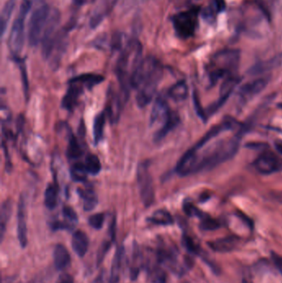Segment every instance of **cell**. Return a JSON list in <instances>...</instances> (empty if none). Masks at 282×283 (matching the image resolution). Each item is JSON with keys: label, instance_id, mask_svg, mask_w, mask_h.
I'll return each mask as SVG.
<instances>
[{"label": "cell", "instance_id": "6da1fadb", "mask_svg": "<svg viewBox=\"0 0 282 283\" xmlns=\"http://www.w3.org/2000/svg\"><path fill=\"white\" fill-rule=\"evenodd\" d=\"M243 129L232 138H224L209 146L202 154L189 149L177 163L176 171L179 176L185 177L201 171H208L232 158L237 154ZM199 151V152H201Z\"/></svg>", "mask_w": 282, "mask_h": 283}, {"label": "cell", "instance_id": "7a4b0ae2", "mask_svg": "<svg viewBox=\"0 0 282 283\" xmlns=\"http://www.w3.org/2000/svg\"><path fill=\"white\" fill-rule=\"evenodd\" d=\"M143 46L137 39H131L121 51L117 61L115 72L121 91L128 97L131 89V79L143 60Z\"/></svg>", "mask_w": 282, "mask_h": 283}, {"label": "cell", "instance_id": "3957f363", "mask_svg": "<svg viewBox=\"0 0 282 283\" xmlns=\"http://www.w3.org/2000/svg\"><path fill=\"white\" fill-rule=\"evenodd\" d=\"M61 21V14L56 8L48 4L40 6L32 13L28 24V42L32 47L42 43L43 38L55 32Z\"/></svg>", "mask_w": 282, "mask_h": 283}, {"label": "cell", "instance_id": "277c9868", "mask_svg": "<svg viewBox=\"0 0 282 283\" xmlns=\"http://www.w3.org/2000/svg\"><path fill=\"white\" fill-rule=\"evenodd\" d=\"M240 60V51L227 49L216 53L211 60L209 79L211 83L218 81L225 76H232L236 71Z\"/></svg>", "mask_w": 282, "mask_h": 283}, {"label": "cell", "instance_id": "5b68a950", "mask_svg": "<svg viewBox=\"0 0 282 283\" xmlns=\"http://www.w3.org/2000/svg\"><path fill=\"white\" fill-rule=\"evenodd\" d=\"M68 32L66 29L56 30L54 33L42 42L43 57L50 61L52 68H57L61 57L68 45Z\"/></svg>", "mask_w": 282, "mask_h": 283}, {"label": "cell", "instance_id": "8992f818", "mask_svg": "<svg viewBox=\"0 0 282 283\" xmlns=\"http://www.w3.org/2000/svg\"><path fill=\"white\" fill-rule=\"evenodd\" d=\"M31 8L30 0H24L16 19L13 22L8 37V47L13 56L20 54L25 41V19Z\"/></svg>", "mask_w": 282, "mask_h": 283}, {"label": "cell", "instance_id": "52a82bcc", "mask_svg": "<svg viewBox=\"0 0 282 283\" xmlns=\"http://www.w3.org/2000/svg\"><path fill=\"white\" fill-rule=\"evenodd\" d=\"M200 12L201 8L194 7L172 17V25L177 37L180 39H188L195 35L198 26Z\"/></svg>", "mask_w": 282, "mask_h": 283}, {"label": "cell", "instance_id": "ba28073f", "mask_svg": "<svg viewBox=\"0 0 282 283\" xmlns=\"http://www.w3.org/2000/svg\"><path fill=\"white\" fill-rule=\"evenodd\" d=\"M162 77L163 66L161 65L141 83V85L137 89L136 96V101L138 107L144 108L151 103Z\"/></svg>", "mask_w": 282, "mask_h": 283}, {"label": "cell", "instance_id": "9c48e42d", "mask_svg": "<svg viewBox=\"0 0 282 283\" xmlns=\"http://www.w3.org/2000/svg\"><path fill=\"white\" fill-rule=\"evenodd\" d=\"M137 179L139 187L140 196L146 207H149L155 201V191L153 178L149 172V162L143 161L137 167Z\"/></svg>", "mask_w": 282, "mask_h": 283}, {"label": "cell", "instance_id": "30bf717a", "mask_svg": "<svg viewBox=\"0 0 282 283\" xmlns=\"http://www.w3.org/2000/svg\"><path fill=\"white\" fill-rule=\"evenodd\" d=\"M179 253L176 248L161 244L156 251V261L160 265H165L172 272L181 275L185 269L179 266L178 260Z\"/></svg>", "mask_w": 282, "mask_h": 283}, {"label": "cell", "instance_id": "8fae6325", "mask_svg": "<svg viewBox=\"0 0 282 283\" xmlns=\"http://www.w3.org/2000/svg\"><path fill=\"white\" fill-rule=\"evenodd\" d=\"M255 169L262 175H271L282 171V159L271 151L260 155L254 161Z\"/></svg>", "mask_w": 282, "mask_h": 283}, {"label": "cell", "instance_id": "7c38bea8", "mask_svg": "<svg viewBox=\"0 0 282 283\" xmlns=\"http://www.w3.org/2000/svg\"><path fill=\"white\" fill-rule=\"evenodd\" d=\"M268 81L269 79L267 77H261L253 79L252 81L243 85L237 93L239 103L241 104L248 103V101H250L252 99L257 96L259 93H261L265 89L266 85L268 84Z\"/></svg>", "mask_w": 282, "mask_h": 283}, {"label": "cell", "instance_id": "4fadbf2b", "mask_svg": "<svg viewBox=\"0 0 282 283\" xmlns=\"http://www.w3.org/2000/svg\"><path fill=\"white\" fill-rule=\"evenodd\" d=\"M84 85L78 81L75 77L72 78L69 81L68 89L62 99L61 107L68 111H72L78 103L79 96H81L82 93L84 91Z\"/></svg>", "mask_w": 282, "mask_h": 283}, {"label": "cell", "instance_id": "5bb4252c", "mask_svg": "<svg viewBox=\"0 0 282 283\" xmlns=\"http://www.w3.org/2000/svg\"><path fill=\"white\" fill-rule=\"evenodd\" d=\"M172 114L173 112L170 110L168 103H166V101L161 97H157L151 114V125H154L157 123H161L163 126L172 117Z\"/></svg>", "mask_w": 282, "mask_h": 283}, {"label": "cell", "instance_id": "9a60e30c", "mask_svg": "<svg viewBox=\"0 0 282 283\" xmlns=\"http://www.w3.org/2000/svg\"><path fill=\"white\" fill-rule=\"evenodd\" d=\"M239 81H240V79L236 76H230L225 79V80L222 84L221 88H220V92H219V97L218 101L214 104L211 105L210 109H209L211 114H213L216 110H218L226 102L228 98L232 94V90H234V88L237 86Z\"/></svg>", "mask_w": 282, "mask_h": 283}, {"label": "cell", "instance_id": "2e32d148", "mask_svg": "<svg viewBox=\"0 0 282 283\" xmlns=\"http://www.w3.org/2000/svg\"><path fill=\"white\" fill-rule=\"evenodd\" d=\"M240 244V238H238L237 236H229L209 242L208 245L212 250L216 253L227 254L235 250Z\"/></svg>", "mask_w": 282, "mask_h": 283}, {"label": "cell", "instance_id": "e0dca14e", "mask_svg": "<svg viewBox=\"0 0 282 283\" xmlns=\"http://www.w3.org/2000/svg\"><path fill=\"white\" fill-rule=\"evenodd\" d=\"M17 233L20 246L24 249L27 245V228H26V211H25V202L23 197L19 200L18 208V227Z\"/></svg>", "mask_w": 282, "mask_h": 283}, {"label": "cell", "instance_id": "ac0fdd59", "mask_svg": "<svg viewBox=\"0 0 282 283\" xmlns=\"http://www.w3.org/2000/svg\"><path fill=\"white\" fill-rule=\"evenodd\" d=\"M282 66V52L277 54V56H273L269 60L261 61L259 63L254 65L249 70V74L259 75L269 72L271 70L275 69Z\"/></svg>", "mask_w": 282, "mask_h": 283}, {"label": "cell", "instance_id": "d6986e66", "mask_svg": "<svg viewBox=\"0 0 282 283\" xmlns=\"http://www.w3.org/2000/svg\"><path fill=\"white\" fill-rule=\"evenodd\" d=\"M89 244L90 242L86 233L81 231L74 232L72 235V246L78 257H83L87 254Z\"/></svg>", "mask_w": 282, "mask_h": 283}, {"label": "cell", "instance_id": "ffe728a7", "mask_svg": "<svg viewBox=\"0 0 282 283\" xmlns=\"http://www.w3.org/2000/svg\"><path fill=\"white\" fill-rule=\"evenodd\" d=\"M54 266L57 270H64L71 264V255L63 244H56L53 251Z\"/></svg>", "mask_w": 282, "mask_h": 283}, {"label": "cell", "instance_id": "44dd1931", "mask_svg": "<svg viewBox=\"0 0 282 283\" xmlns=\"http://www.w3.org/2000/svg\"><path fill=\"white\" fill-rule=\"evenodd\" d=\"M124 256V248L123 246H119L117 249L114 259H113V262H112L108 283H119V278H120L119 276H120V272H121Z\"/></svg>", "mask_w": 282, "mask_h": 283}, {"label": "cell", "instance_id": "7402d4cb", "mask_svg": "<svg viewBox=\"0 0 282 283\" xmlns=\"http://www.w3.org/2000/svg\"><path fill=\"white\" fill-rule=\"evenodd\" d=\"M114 4V0H106L103 3H101L100 7H98L90 19V24L91 28H96L99 24L102 23L104 17L107 15V13L110 12L111 8H113Z\"/></svg>", "mask_w": 282, "mask_h": 283}, {"label": "cell", "instance_id": "603a6c76", "mask_svg": "<svg viewBox=\"0 0 282 283\" xmlns=\"http://www.w3.org/2000/svg\"><path fill=\"white\" fill-rule=\"evenodd\" d=\"M143 254L139 247L135 244L132 254V262L130 265V278L135 281L139 275L142 267H143Z\"/></svg>", "mask_w": 282, "mask_h": 283}, {"label": "cell", "instance_id": "cb8c5ba5", "mask_svg": "<svg viewBox=\"0 0 282 283\" xmlns=\"http://www.w3.org/2000/svg\"><path fill=\"white\" fill-rule=\"evenodd\" d=\"M78 193L83 200L84 209L85 211H91L95 209L98 205V196L92 187L79 189Z\"/></svg>", "mask_w": 282, "mask_h": 283}, {"label": "cell", "instance_id": "d4e9b609", "mask_svg": "<svg viewBox=\"0 0 282 283\" xmlns=\"http://www.w3.org/2000/svg\"><path fill=\"white\" fill-rule=\"evenodd\" d=\"M148 222L152 223L153 225H161V226H168L174 224V219L172 214H170L166 209H158L154 212L150 217L147 219Z\"/></svg>", "mask_w": 282, "mask_h": 283}, {"label": "cell", "instance_id": "484cf974", "mask_svg": "<svg viewBox=\"0 0 282 283\" xmlns=\"http://www.w3.org/2000/svg\"><path fill=\"white\" fill-rule=\"evenodd\" d=\"M148 279L151 283H166L167 275L160 264H147Z\"/></svg>", "mask_w": 282, "mask_h": 283}, {"label": "cell", "instance_id": "4316f807", "mask_svg": "<svg viewBox=\"0 0 282 283\" xmlns=\"http://www.w3.org/2000/svg\"><path fill=\"white\" fill-rule=\"evenodd\" d=\"M188 85L185 81H179L177 84L172 85L168 90V96L175 101H182L187 98Z\"/></svg>", "mask_w": 282, "mask_h": 283}, {"label": "cell", "instance_id": "83f0119b", "mask_svg": "<svg viewBox=\"0 0 282 283\" xmlns=\"http://www.w3.org/2000/svg\"><path fill=\"white\" fill-rule=\"evenodd\" d=\"M105 112H101L98 114L94 120V126H93V135L95 144L100 143L103 136V129L105 125L106 121Z\"/></svg>", "mask_w": 282, "mask_h": 283}, {"label": "cell", "instance_id": "f1b7e54d", "mask_svg": "<svg viewBox=\"0 0 282 283\" xmlns=\"http://www.w3.org/2000/svg\"><path fill=\"white\" fill-rule=\"evenodd\" d=\"M17 2H18V0H8L3 8L2 13H1V36L2 37L5 33L6 29L8 27L11 17L13 14V9L16 6Z\"/></svg>", "mask_w": 282, "mask_h": 283}, {"label": "cell", "instance_id": "f546056e", "mask_svg": "<svg viewBox=\"0 0 282 283\" xmlns=\"http://www.w3.org/2000/svg\"><path fill=\"white\" fill-rule=\"evenodd\" d=\"M12 214V203L10 201H5L1 207V218H0V238L3 241L5 233L7 224L10 220Z\"/></svg>", "mask_w": 282, "mask_h": 283}, {"label": "cell", "instance_id": "4dcf8cb0", "mask_svg": "<svg viewBox=\"0 0 282 283\" xmlns=\"http://www.w3.org/2000/svg\"><path fill=\"white\" fill-rule=\"evenodd\" d=\"M57 198H58V186L55 183L49 184L46 189L44 195L46 207L49 209H55L57 205Z\"/></svg>", "mask_w": 282, "mask_h": 283}, {"label": "cell", "instance_id": "1f68e13d", "mask_svg": "<svg viewBox=\"0 0 282 283\" xmlns=\"http://www.w3.org/2000/svg\"><path fill=\"white\" fill-rule=\"evenodd\" d=\"M76 79L81 83L84 87L87 88L89 90L95 87V85H99L103 82L104 80V77L101 75L96 74H83L79 75L78 77H75Z\"/></svg>", "mask_w": 282, "mask_h": 283}, {"label": "cell", "instance_id": "d6a6232c", "mask_svg": "<svg viewBox=\"0 0 282 283\" xmlns=\"http://www.w3.org/2000/svg\"><path fill=\"white\" fill-rule=\"evenodd\" d=\"M178 123H179V117L173 112L172 117L170 118L168 121L161 128V129L158 130V131L155 133L154 140L156 141V142L161 141L162 138L166 137V134H167L169 132H171V131L178 125Z\"/></svg>", "mask_w": 282, "mask_h": 283}, {"label": "cell", "instance_id": "836d02e7", "mask_svg": "<svg viewBox=\"0 0 282 283\" xmlns=\"http://www.w3.org/2000/svg\"><path fill=\"white\" fill-rule=\"evenodd\" d=\"M66 155L70 159H78L83 155V150L79 141L73 134L69 138L68 147L66 150Z\"/></svg>", "mask_w": 282, "mask_h": 283}, {"label": "cell", "instance_id": "e575fe53", "mask_svg": "<svg viewBox=\"0 0 282 283\" xmlns=\"http://www.w3.org/2000/svg\"><path fill=\"white\" fill-rule=\"evenodd\" d=\"M88 172L85 166L81 162L75 163L71 168L72 180L76 182H83L87 179Z\"/></svg>", "mask_w": 282, "mask_h": 283}, {"label": "cell", "instance_id": "d590c367", "mask_svg": "<svg viewBox=\"0 0 282 283\" xmlns=\"http://www.w3.org/2000/svg\"><path fill=\"white\" fill-rule=\"evenodd\" d=\"M85 168L87 170L88 173L96 176L99 174L101 171V162L100 158L95 154H90L88 155L87 157L85 159V163H84Z\"/></svg>", "mask_w": 282, "mask_h": 283}, {"label": "cell", "instance_id": "8d00e7d4", "mask_svg": "<svg viewBox=\"0 0 282 283\" xmlns=\"http://www.w3.org/2000/svg\"><path fill=\"white\" fill-rule=\"evenodd\" d=\"M182 244L190 254H193V255H199L202 257H204L203 250L190 236L184 234L183 238H182Z\"/></svg>", "mask_w": 282, "mask_h": 283}, {"label": "cell", "instance_id": "74e56055", "mask_svg": "<svg viewBox=\"0 0 282 283\" xmlns=\"http://www.w3.org/2000/svg\"><path fill=\"white\" fill-rule=\"evenodd\" d=\"M202 220H201V225H200V227H201L202 231H216L218 229L220 228L221 225L220 223L217 220H214L213 218L208 217V216H205L204 215L203 218H201Z\"/></svg>", "mask_w": 282, "mask_h": 283}, {"label": "cell", "instance_id": "f35d334b", "mask_svg": "<svg viewBox=\"0 0 282 283\" xmlns=\"http://www.w3.org/2000/svg\"><path fill=\"white\" fill-rule=\"evenodd\" d=\"M105 220V215L103 213H98V214H93L89 218V225L90 227H92L95 230H101L103 227V223Z\"/></svg>", "mask_w": 282, "mask_h": 283}, {"label": "cell", "instance_id": "ab89813d", "mask_svg": "<svg viewBox=\"0 0 282 283\" xmlns=\"http://www.w3.org/2000/svg\"><path fill=\"white\" fill-rule=\"evenodd\" d=\"M112 242H113V241H103L102 244H101L97 253V258H96L97 266H100V265L103 262L106 254H108V252L109 251V249H110Z\"/></svg>", "mask_w": 282, "mask_h": 283}, {"label": "cell", "instance_id": "60d3db41", "mask_svg": "<svg viewBox=\"0 0 282 283\" xmlns=\"http://www.w3.org/2000/svg\"><path fill=\"white\" fill-rule=\"evenodd\" d=\"M183 209L185 214L190 216V217H200L203 218V213L199 210L196 207L194 206L190 202H185V204L183 206Z\"/></svg>", "mask_w": 282, "mask_h": 283}, {"label": "cell", "instance_id": "b9f144b4", "mask_svg": "<svg viewBox=\"0 0 282 283\" xmlns=\"http://www.w3.org/2000/svg\"><path fill=\"white\" fill-rule=\"evenodd\" d=\"M62 213H63L64 217L69 223L75 225L78 222V216H77V212L75 211L72 207H64Z\"/></svg>", "mask_w": 282, "mask_h": 283}, {"label": "cell", "instance_id": "7bdbcfd3", "mask_svg": "<svg viewBox=\"0 0 282 283\" xmlns=\"http://www.w3.org/2000/svg\"><path fill=\"white\" fill-rule=\"evenodd\" d=\"M74 226V225L69 223L68 221H59V220L54 221L51 225V230L53 231H72Z\"/></svg>", "mask_w": 282, "mask_h": 283}, {"label": "cell", "instance_id": "ee69618b", "mask_svg": "<svg viewBox=\"0 0 282 283\" xmlns=\"http://www.w3.org/2000/svg\"><path fill=\"white\" fill-rule=\"evenodd\" d=\"M20 65V63H19ZM20 69H21L22 76H23V84H24V94L26 97L28 96V91H29V86H28V80H27V75H26V66L24 61H21L20 65Z\"/></svg>", "mask_w": 282, "mask_h": 283}, {"label": "cell", "instance_id": "f6af8a7d", "mask_svg": "<svg viewBox=\"0 0 282 283\" xmlns=\"http://www.w3.org/2000/svg\"><path fill=\"white\" fill-rule=\"evenodd\" d=\"M210 5L212 8H214V10L216 12L217 14L222 13L226 8L225 0H212Z\"/></svg>", "mask_w": 282, "mask_h": 283}, {"label": "cell", "instance_id": "bcb514c9", "mask_svg": "<svg viewBox=\"0 0 282 283\" xmlns=\"http://www.w3.org/2000/svg\"><path fill=\"white\" fill-rule=\"evenodd\" d=\"M13 279L11 278H7L3 280V283H13ZM46 276H37L32 278V280L28 281L26 283H45Z\"/></svg>", "mask_w": 282, "mask_h": 283}, {"label": "cell", "instance_id": "7dc6e473", "mask_svg": "<svg viewBox=\"0 0 282 283\" xmlns=\"http://www.w3.org/2000/svg\"><path fill=\"white\" fill-rule=\"evenodd\" d=\"M272 259L273 261L275 267H277V270L279 271L280 273L282 275V257L279 256L278 254L272 253Z\"/></svg>", "mask_w": 282, "mask_h": 283}, {"label": "cell", "instance_id": "c3c4849f", "mask_svg": "<svg viewBox=\"0 0 282 283\" xmlns=\"http://www.w3.org/2000/svg\"><path fill=\"white\" fill-rule=\"evenodd\" d=\"M56 283H74V278L68 273H62L56 281Z\"/></svg>", "mask_w": 282, "mask_h": 283}, {"label": "cell", "instance_id": "681fc988", "mask_svg": "<svg viewBox=\"0 0 282 283\" xmlns=\"http://www.w3.org/2000/svg\"><path fill=\"white\" fill-rule=\"evenodd\" d=\"M194 101H195V109H196V111L198 113L199 115L202 118V119H205V113H204L202 109H201V104H200V101H199L198 98L196 95H194Z\"/></svg>", "mask_w": 282, "mask_h": 283}, {"label": "cell", "instance_id": "f907efd6", "mask_svg": "<svg viewBox=\"0 0 282 283\" xmlns=\"http://www.w3.org/2000/svg\"><path fill=\"white\" fill-rule=\"evenodd\" d=\"M272 196L275 201L282 204V191H274L272 192Z\"/></svg>", "mask_w": 282, "mask_h": 283}, {"label": "cell", "instance_id": "816d5d0a", "mask_svg": "<svg viewBox=\"0 0 282 283\" xmlns=\"http://www.w3.org/2000/svg\"><path fill=\"white\" fill-rule=\"evenodd\" d=\"M94 1L95 0H73V3H74L75 5L83 6L93 3Z\"/></svg>", "mask_w": 282, "mask_h": 283}, {"label": "cell", "instance_id": "f5cc1de1", "mask_svg": "<svg viewBox=\"0 0 282 283\" xmlns=\"http://www.w3.org/2000/svg\"><path fill=\"white\" fill-rule=\"evenodd\" d=\"M92 283H103V272H101L99 275L96 277Z\"/></svg>", "mask_w": 282, "mask_h": 283}, {"label": "cell", "instance_id": "db71d44e", "mask_svg": "<svg viewBox=\"0 0 282 283\" xmlns=\"http://www.w3.org/2000/svg\"><path fill=\"white\" fill-rule=\"evenodd\" d=\"M241 283H253L252 278H251L250 273H248L243 276V280H242Z\"/></svg>", "mask_w": 282, "mask_h": 283}, {"label": "cell", "instance_id": "11a10c76", "mask_svg": "<svg viewBox=\"0 0 282 283\" xmlns=\"http://www.w3.org/2000/svg\"><path fill=\"white\" fill-rule=\"evenodd\" d=\"M275 147H276L277 152L282 155V143H275Z\"/></svg>", "mask_w": 282, "mask_h": 283}]
</instances>
